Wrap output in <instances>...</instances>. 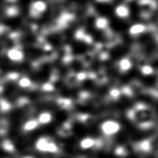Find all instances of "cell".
I'll list each match as a JSON object with an SVG mask.
<instances>
[{"label":"cell","instance_id":"cell-1","mask_svg":"<svg viewBox=\"0 0 158 158\" xmlns=\"http://www.w3.org/2000/svg\"><path fill=\"white\" fill-rule=\"evenodd\" d=\"M120 128V124L113 120H107L101 125L102 131L107 135H111L116 133L119 131Z\"/></svg>","mask_w":158,"mask_h":158},{"label":"cell","instance_id":"cell-2","mask_svg":"<svg viewBox=\"0 0 158 158\" xmlns=\"http://www.w3.org/2000/svg\"><path fill=\"white\" fill-rule=\"evenodd\" d=\"M36 147L37 149L41 151L49 152H52L55 148L54 143L49 141L47 138H40L37 141L36 143Z\"/></svg>","mask_w":158,"mask_h":158},{"label":"cell","instance_id":"cell-3","mask_svg":"<svg viewBox=\"0 0 158 158\" xmlns=\"http://www.w3.org/2000/svg\"><path fill=\"white\" fill-rule=\"evenodd\" d=\"M115 12L117 16L122 18H125L128 16L129 15V9L128 8L124 5L118 6L115 9Z\"/></svg>","mask_w":158,"mask_h":158},{"label":"cell","instance_id":"cell-4","mask_svg":"<svg viewBox=\"0 0 158 158\" xmlns=\"http://www.w3.org/2000/svg\"><path fill=\"white\" fill-rule=\"evenodd\" d=\"M146 27L143 24H135L130 27L129 32L131 35H135L143 33L146 31Z\"/></svg>","mask_w":158,"mask_h":158},{"label":"cell","instance_id":"cell-5","mask_svg":"<svg viewBox=\"0 0 158 158\" xmlns=\"http://www.w3.org/2000/svg\"><path fill=\"white\" fill-rule=\"evenodd\" d=\"M22 53L17 49H11L8 52V57L13 60H19L22 59Z\"/></svg>","mask_w":158,"mask_h":158},{"label":"cell","instance_id":"cell-6","mask_svg":"<svg viewBox=\"0 0 158 158\" xmlns=\"http://www.w3.org/2000/svg\"><path fill=\"white\" fill-rule=\"evenodd\" d=\"M108 25V20L106 18L99 17L95 22V26L98 29H104Z\"/></svg>","mask_w":158,"mask_h":158},{"label":"cell","instance_id":"cell-7","mask_svg":"<svg viewBox=\"0 0 158 158\" xmlns=\"http://www.w3.org/2000/svg\"><path fill=\"white\" fill-rule=\"evenodd\" d=\"M119 67L121 70L127 71L131 67V63L129 59L127 58H124L120 61Z\"/></svg>","mask_w":158,"mask_h":158},{"label":"cell","instance_id":"cell-8","mask_svg":"<svg viewBox=\"0 0 158 158\" xmlns=\"http://www.w3.org/2000/svg\"><path fill=\"white\" fill-rule=\"evenodd\" d=\"M94 144V140L91 138H86L80 142V146L83 149H88L92 147Z\"/></svg>","mask_w":158,"mask_h":158},{"label":"cell","instance_id":"cell-9","mask_svg":"<svg viewBox=\"0 0 158 158\" xmlns=\"http://www.w3.org/2000/svg\"><path fill=\"white\" fill-rule=\"evenodd\" d=\"M51 119V115L49 113H43L39 116L38 120L42 123H48Z\"/></svg>","mask_w":158,"mask_h":158},{"label":"cell","instance_id":"cell-10","mask_svg":"<svg viewBox=\"0 0 158 158\" xmlns=\"http://www.w3.org/2000/svg\"><path fill=\"white\" fill-rule=\"evenodd\" d=\"M141 72L143 75H151L153 73V69L151 66L146 65L141 68Z\"/></svg>","mask_w":158,"mask_h":158},{"label":"cell","instance_id":"cell-11","mask_svg":"<svg viewBox=\"0 0 158 158\" xmlns=\"http://www.w3.org/2000/svg\"><path fill=\"white\" fill-rule=\"evenodd\" d=\"M37 126V122L35 120H30L24 126V128L26 130H31L36 128Z\"/></svg>","mask_w":158,"mask_h":158},{"label":"cell","instance_id":"cell-12","mask_svg":"<svg viewBox=\"0 0 158 158\" xmlns=\"http://www.w3.org/2000/svg\"><path fill=\"white\" fill-rule=\"evenodd\" d=\"M140 148L144 151H148L151 149V144L148 141L144 140L140 143Z\"/></svg>","mask_w":158,"mask_h":158},{"label":"cell","instance_id":"cell-13","mask_svg":"<svg viewBox=\"0 0 158 158\" xmlns=\"http://www.w3.org/2000/svg\"><path fill=\"white\" fill-rule=\"evenodd\" d=\"M33 6L38 11H43L46 8V6H45L44 3L43 2H41V1H38V2H35Z\"/></svg>","mask_w":158,"mask_h":158},{"label":"cell","instance_id":"cell-14","mask_svg":"<svg viewBox=\"0 0 158 158\" xmlns=\"http://www.w3.org/2000/svg\"><path fill=\"white\" fill-rule=\"evenodd\" d=\"M110 95L114 99H117L119 97V96L120 95V91L118 89H115V88H114V89H112L110 91V93H109Z\"/></svg>","mask_w":158,"mask_h":158},{"label":"cell","instance_id":"cell-15","mask_svg":"<svg viewBox=\"0 0 158 158\" xmlns=\"http://www.w3.org/2000/svg\"><path fill=\"white\" fill-rule=\"evenodd\" d=\"M30 80L28 78H22L20 81V85L22 86H27L28 85H30Z\"/></svg>","mask_w":158,"mask_h":158},{"label":"cell","instance_id":"cell-16","mask_svg":"<svg viewBox=\"0 0 158 158\" xmlns=\"http://www.w3.org/2000/svg\"><path fill=\"white\" fill-rule=\"evenodd\" d=\"M123 152V149L122 148H118L116 149V151H115L116 154L120 155V154H122Z\"/></svg>","mask_w":158,"mask_h":158},{"label":"cell","instance_id":"cell-17","mask_svg":"<svg viewBox=\"0 0 158 158\" xmlns=\"http://www.w3.org/2000/svg\"><path fill=\"white\" fill-rule=\"evenodd\" d=\"M84 36V35H83V33L82 32V31H78L77 33V37L78 38H82Z\"/></svg>","mask_w":158,"mask_h":158},{"label":"cell","instance_id":"cell-18","mask_svg":"<svg viewBox=\"0 0 158 158\" xmlns=\"http://www.w3.org/2000/svg\"><path fill=\"white\" fill-rule=\"evenodd\" d=\"M151 1H142L139 2V3H140L143 5H145L146 4H149V3H151Z\"/></svg>","mask_w":158,"mask_h":158},{"label":"cell","instance_id":"cell-19","mask_svg":"<svg viewBox=\"0 0 158 158\" xmlns=\"http://www.w3.org/2000/svg\"><path fill=\"white\" fill-rule=\"evenodd\" d=\"M78 77H79V78L80 80H83V79H84L85 78V74H84V73H80L78 75Z\"/></svg>","mask_w":158,"mask_h":158}]
</instances>
